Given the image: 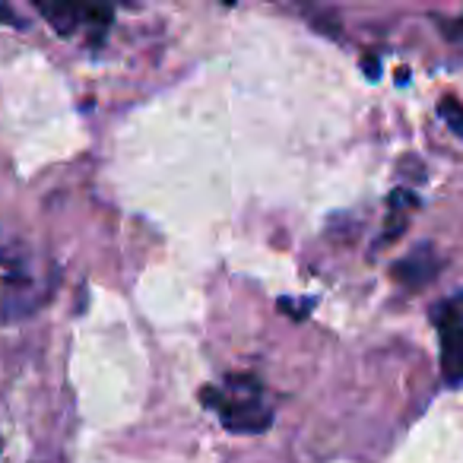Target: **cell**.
<instances>
[{"label":"cell","mask_w":463,"mask_h":463,"mask_svg":"<svg viewBox=\"0 0 463 463\" xmlns=\"http://www.w3.org/2000/svg\"><path fill=\"white\" fill-rule=\"evenodd\" d=\"M264 384L254 374H229L222 387L206 384L200 400L206 410H216L222 425L235 435H258L273 422V412L264 406Z\"/></svg>","instance_id":"cell-1"},{"label":"cell","mask_w":463,"mask_h":463,"mask_svg":"<svg viewBox=\"0 0 463 463\" xmlns=\"http://www.w3.org/2000/svg\"><path fill=\"white\" fill-rule=\"evenodd\" d=\"M431 324L438 330L444 384H463V292L448 296L431 308Z\"/></svg>","instance_id":"cell-2"},{"label":"cell","mask_w":463,"mask_h":463,"mask_svg":"<svg viewBox=\"0 0 463 463\" xmlns=\"http://www.w3.org/2000/svg\"><path fill=\"white\" fill-rule=\"evenodd\" d=\"M438 273H441V258H438V251L429 241L416 245L412 254H406L403 260H397V264L391 267V277L397 279L400 286H406V289H425Z\"/></svg>","instance_id":"cell-3"},{"label":"cell","mask_w":463,"mask_h":463,"mask_svg":"<svg viewBox=\"0 0 463 463\" xmlns=\"http://www.w3.org/2000/svg\"><path fill=\"white\" fill-rule=\"evenodd\" d=\"M35 10H39L48 20V26L58 35H64V39H71L80 23H83V7H77V4H45V0H35Z\"/></svg>","instance_id":"cell-4"},{"label":"cell","mask_w":463,"mask_h":463,"mask_svg":"<svg viewBox=\"0 0 463 463\" xmlns=\"http://www.w3.org/2000/svg\"><path fill=\"white\" fill-rule=\"evenodd\" d=\"M406 225H410V219H406V210H391V216H387V232L378 239V248L397 241L400 235L406 232Z\"/></svg>","instance_id":"cell-5"},{"label":"cell","mask_w":463,"mask_h":463,"mask_svg":"<svg viewBox=\"0 0 463 463\" xmlns=\"http://www.w3.org/2000/svg\"><path fill=\"white\" fill-rule=\"evenodd\" d=\"M441 115L450 121V128L457 130V134H463V109L454 102V99H448V102L441 105Z\"/></svg>","instance_id":"cell-6"},{"label":"cell","mask_w":463,"mask_h":463,"mask_svg":"<svg viewBox=\"0 0 463 463\" xmlns=\"http://www.w3.org/2000/svg\"><path fill=\"white\" fill-rule=\"evenodd\" d=\"M438 23H441V33L448 35L450 42H463V20H454V23L438 20Z\"/></svg>","instance_id":"cell-7"},{"label":"cell","mask_w":463,"mask_h":463,"mask_svg":"<svg viewBox=\"0 0 463 463\" xmlns=\"http://www.w3.org/2000/svg\"><path fill=\"white\" fill-rule=\"evenodd\" d=\"M0 23H7V26H14V29H26V23H23L7 4H0Z\"/></svg>","instance_id":"cell-8"},{"label":"cell","mask_w":463,"mask_h":463,"mask_svg":"<svg viewBox=\"0 0 463 463\" xmlns=\"http://www.w3.org/2000/svg\"><path fill=\"white\" fill-rule=\"evenodd\" d=\"M362 71H365V77H368V80H378V77H381L378 58H372V54H368V58H362Z\"/></svg>","instance_id":"cell-9"},{"label":"cell","mask_w":463,"mask_h":463,"mask_svg":"<svg viewBox=\"0 0 463 463\" xmlns=\"http://www.w3.org/2000/svg\"><path fill=\"white\" fill-rule=\"evenodd\" d=\"M0 450H4V441H0Z\"/></svg>","instance_id":"cell-10"}]
</instances>
